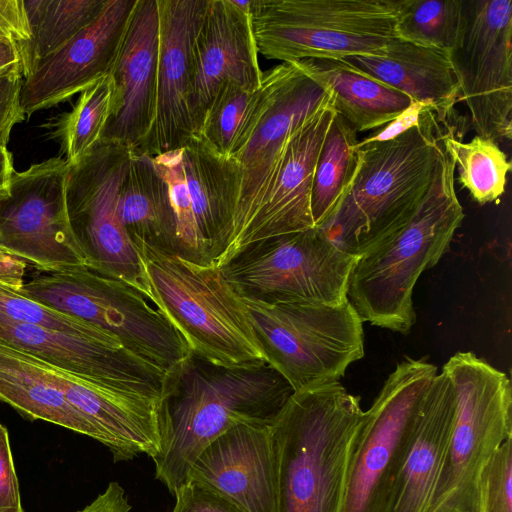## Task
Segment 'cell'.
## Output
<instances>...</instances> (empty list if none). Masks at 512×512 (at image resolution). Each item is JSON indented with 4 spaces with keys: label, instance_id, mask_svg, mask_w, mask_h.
I'll list each match as a JSON object with an SVG mask.
<instances>
[{
    "label": "cell",
    "instance_id": "2",
    "mask_svg": "<svg viewBox=\"0 0 512 512\" xmlns=\"http://www.w3.org/2000/svg\"><path fill=\"white\" fill-rule=\"evenodd\" d=\"M456 116L417 107L393 122V134L358 142L359 162L343 199L320 227L342 250L360 256L408 220L427 192L445 150L459 130Z\"/></svg>",
    "mask_w": 512,
    "mask_h": 512
},
{
    "label": "cell",
    "instance_id": "37",
    "mask_svg": "<svg viewBox=\"0 0 512 512\" xmlns=\"http://www.w3.org/2000/svg\"><path fill=\"white\" fill-rule=\"evenodd\" d=\"M174 495L172 512H245L222 494L192 481H186Z\"/></svg>",
    "mask_w": 512,
    "mask_h": 512
},
{
    "label": "cell",
    "instance_id": "38",
    "mask_svg": "<svg viewBox=\"0 0 512 512\" xmlns=\"http://www.w3.org/2000/svg\"><path fill=\"white\" fill-rule=\"evenodd\" d=\"M22 84L21 70L0 76V148H7L12 128L25 118L20 105Z\"/></svg>",
    "mask_w": 512,
    "mask_h": 512
},
{
    "label": "cell",
    "instance_id": "10",
    "mask_svg": "<svg viewBox=\"0 0 512 512\" xmlns=\"http://www.w3.org/2000/svg\"><path fill=\"white\" fill-rule=\"evenodd\" d=\"M357 258L313 227L256 242L221 270L243 299L339 305Z\"/></svg>",
    "mask_w": 512,
    "mask_h": 512
},
{
    "label": "cell",
    "instance_id": "26",
    "mask_svg": "<svg viewBox=\"0 0 512 512\" xmlns=\"http://www.w3.org/2000/svg\"><path fill=\"white\" fill-rule=\"evenodd\" d=\"M0 401L26 419L43 420L100 442L97 430L65 398L50 365L2 343Z\"/></svg>",
    "mask_w": 512,
    "mask_h": 512
},
{
    "label": "cell",
    "instance_id": "9",
    "mask_svg": "<svg viewBox=\"0 0 512 512\" xmlns=\"http://www.w3.org/2000/svg\"><path fill=\"white\" fill-rule=\"evenodd\" d=\"M267 362L294 392L339 382L364 356L363 321L339 305L243 299Z\"/></svg>",
    "mask_w": 512,
    "mask_h": 512
},
{
    "label": "cell",
    "instance_id": "5",
    "mask_svg": "<svg viewBox=\"0 0 512 512\" xmlns=\"http://www.w3.org/2000/svg\"><path fill=\"white\" fill-rule=\"evenodd\" d=\"M143 294L180 333L190 351L217 365L267 362L243 298L221 268L132 240Z\"/></svg>",
    "mask_w": 512,
    "mask_h": 512
},
{
    "label": "cell",
    "instance_id": "27",
    "mask_svg": "<svg viewBox=\"0 0 512 512\" xmlns=\"http://www.w3.org/2000/svg\"><path fill=\"white\" fill-rule=\"evenodd\" d=\"M332 92L333 107L358 132L391 124L419 107L406 94L353 69L340 60L294 61Z\"/></svg>",
    "mask_w": 512,
    "mask_h": 512
},
{
    "label": "cell",
    "instance_id": "35",
    "mask_svg": "<svg viewBox=\"0 0 512 512\" xmlns=\"http://www.w3.org/2000/svg\"><path fill=\"white\" fill-rule=\"evenodd\" d=\"M152 158V162L166 183L174 221L171 251L199 264L208 261L198 235L192 202L187 186L182 148Z\"/></svg>",
    "mask_w": 512,
    "mask_h": 512
},
{
    "label": "cell",
    "instance_id": "16",
    "mask_svg": "<svg viewBox=\"0 0 512 512\" xmlns=\"http://www.w3.org/2000/svg\"><path fill=\"white\" fill-rule=\"evenodd\" d=\"M335 115L332 100L289 135L253 215L214 260L215 266L223 267L256 242L314 227L310 210L312 181L320 148Z\"/></svg>",
    "mask_w": 512,
    "mask_h": 512
},
{
    "label": "cell",
    "instance_id": "39",
    "mask_svg": "<svg viewBox=\"0 0 512 512\" xmlns=\"http://www.w3.org/2000/svg\"><path fill=\"white\" fill-rule=\"evenodd\" d=\"M0 512H25L11 452L9 433L0 423Z\"/></svg>",
    "mask_w": 512,
    "mask_h": 512
},
{
    "label": "cell",
    "instance_id": "28",
    "mask_svg": "<svg viewBox=\"0 0 512 512\" xmlns=\"http://www.w3.org/2000/svg\"><path fill=\"white\" fill-rule=\"evenodd\" d=\"M117 215L132 240L171 251L174 221L168 190L150 156L133 150L118 192Z\"/></svg>",
    "mask_w": 512,
    "mask_h": 512
},
{
    "label": "cell",
    "instance_id": "34",
    "mask_svg": "<svg viewBox=\"0 0 512 512\" xmlns=\"http://www.w3.org/2000/svg\"><path fill=\"white\" fill-rule=\"evenodd\" d=\"M461 19L462 0H400L398 37L449 54Z\"/></svg>",
    "mask_w": 512,
    "mask_h": 512
},
{
    "label": "cell",
    "instance_id": "22",
    "mask_svg": "<svg viewBox=\"0 0 512 512\" xmlns=\"http://www.w3.org/2000/svg\"><path fill=\"white\" fill-rule=\"evenodd\" d=\"M186 481L222 494L245 512H278L271 424H239L211 441Z\"/></svg>",
    "mask_w": 512,
    "mask_h": 512
},
{
    "label": "cell",
    "instance_id": "17",
    "mask_svg": "<svg viewBox=\"0 0 512 512\" xmlns=\"http://www.w3.org/2000/svg\"><path fill=\"white\" fill-rule=\"evenodd\" d=\"M137 0H106L98 16L23 78L25 117L50 108L110 75Z\"/></svg>",
    "mask_w": 512,
    "mask_h": 512
},
{
    "label": "cell",
    "instance_id": "31",
    "mask_svg": "<svg viewBox=\"0 0 512 512\" xmlns=\"http://www.w3.org/2000/svg\"><path fill=\"white\" fill-rule=\"evenodd\" d=\"M262 84L250 91L236 84H224L211 102L195 134L209 149L231 158L246 143L258 118Z\"/></svg>",
    "mask_w": 512,
    "mask_h": 512
},
{
    "label": "cell",
    "instance_id": "44",
    "mask_svg": "<svg viewBox=\"0 0 512 512\" xmlns=\"http://www.w3.org/2000/svg\"><path fill=\"white\" fill-rule=\"evenodd\" d=\"M14 171L11 153L7 148H0V191L8 186Z\"/></svg>",
    "mask_w": 512,
    "mask_h": 512
},
{
    "label": "cell",
    "instance_id": "25",
    "mask_svg": "<svg viewBox=\"0 0 512 512\" xmlns=\"http://www.w3.org/2000/svg\"><path fill=\"white\" fill-rule=\"evenodd\" d=\"M182 160L200 242L213 263L236 209L239 170L232 159L219 156L195 136L182 147Z\"/></svg>",
    "mask_w": 512,
    "mask_h": 512
},
{
    "label": "cell",
    "instance_id": "23",
    "mask_svg": "<svg viewBox=\"0 0 512 512\" xmlns=\"http://www.w3.org/2000/svg\"><path fill=\"white\" fill-rule=\"evenodd\" d=\"M455 393L445 373H437L426 393L407 457L387 496L383 512H425L449 442Z\"/></svg>",
    "mask_w": 512,
    "mask_h": 512
},
{
    "label": "cell",
    "instance_id": "21",
    "mask_svg": "<svg viewBox=\"0 0 512 512\" xmlns=\"http://www.w3.org/2000/svg\"><path fill=\"white\" fill-rule=\"evenodd\" d=\"M158 57L157 0H137L110 72L113 104L102 141L139 150L154 122Z\"/></svg>",
    "mask_w": 512,
    "mask_h": 512
},
{
    "label": "cell",
    "instance_id": "24",
    "mask_svg": "<svg viewBox=\"0 0 512 512\" xmlns=\"http://www.w3.org/2000/svg\"><path fill=\"white\" fill-rule=\"evenodd\" d=\"M343 63L404 94L415 104L433 110L440 118L456 116L459 84L448 53L399 37L380 55H354Z\"/></svg>",
    "mask_w": 512,
    "mask_h": 512
},
{
    "label": "cell",
    "instance_id": "4",
    "mask_svg": "<svg viewBox=\"0 0 512 512\" xmlns=\"http://www.w3.org/2000/svg\"><path fill=\"white\" fill-rule=\"evenodd\" d=\"M455 170L445 140L436 173L413 214L357 258L347 299L363 322L410 332L416 321L414 287L420 275L448 251L465 217L455 190Z\"/></svg>",
    "mask_w": 512,
    "mask_h": 512
},
{
    "label": "cell",
    "instance_id": "1",
    "mask_svg": "<svg viewBox=\"0 0 512 512\" xmlns=\"http://www.w3.org/2000/svg\"><path fill=\"white\" fill-rule=\"evenodd\" d=\"M293 393L268 362L228 367L191 352L162 381L156 479L174 494L211 441L239 424H272Z\"/></svg>",
    "mask_w": 512,
    "mask_h": 512
},
{
    "label": "cell",
    "instance_id": "32",
    "mask_svg": "<svg viewBox=\"0 0 512 512\" xmlns=\"http://www.w3.org/2000/svg\"><path fill=\"white\" fill-rule=\"evenodd\" d=\"M459 130L446 139L458 171V181L480 205L497 202L505 193L511 162L496 141L475 136L462 141Z\"/></svg>",
    "mask_w": 512,
    "mask_h": 512
},
{
    "label": "cell",
    "instance_id": "29",
    "mask_svg": "<svg viewBox=\"0 0 512 512\" xmlns=\"http://www.w3.org/2000/svg\"><path fill=\"white\" fill-rule=\"evenodd\" d=\"M357 132L336 113L320 148L310 195L314 227H322L348 191L357 171Z\"/></svg>",
    "mask_w": 512,
    "mask_h": 512
},
{
    "label": "cell",
    "instance_id": "18",
    "mask_svg": "<svg viewBox=\"0 0 512 512\" xmlns=\"http://www.w3.org/2000/svg\"><path fill=\"white\" fill-rule=\"evenodd\" d=\"M0 343L88 381L160 398L164 375L128 352L119 340L0 319Z\"/></svg>",
    "mask_w": 512,
    "mask_h": 512
},
{
    "label": "cell",
    "instance_id": "20",
    "mask_svg": "<svg viewBox=\"0 0 512 512\" xmlns=\"http://www.w3.org/2000/svg\"><path fill=\"white\" fill-rule=\"evenodd\" d=\"M188 97L195 134L220 88L226 83L254 91L262 84L250 13L234 0H208L192 49Z\"/></svg>",
    "mask_w": 512,
    "mask_h": 512
},
{
    "label": "cell",
    "instance_id": "15",
    "mask_svg": "<svg viewBox=\"0 0 512 512\" xmlns=\"http://www.w3.org/2000/svg\"><path fill=\"white\" fill-rule=\"evenodd\" d=\"M332 100L331 90L296 62H283L263 73L258 118L244 146L230 158L238 167L240 186L221 252L253 215L289 135Z\"/></svg>",
    "mask_w": 512,
    "mask_h": 512
},
{
    "label": "cell",
    "instance_id": "6",
    "mask_svg": "<svg viewBox=\"0 0 512 512\" xmlns=\"http://www.w3.org/2000/svg\"><path fill=\"white\" fill-rule=\"evenodd\" d=\"M400 0H251L258 54L284 63L380 55L398 37Z\"/></svg>",
    "mask_w": 512,
    "mask_h": 512
},
{
    "label": "cell",
    "instance_id": "13",
    "mask_svg": "<svg viewBox=\"0 0 512 512\" xmlns=\"http://www.w3.org/2000/svg\"><path fill=\"white\" fill-rule=\"evenodd\" d=\"M133 149L100 141L69 165L65 199L68 220L88 267L143 293L139 257L117 215L119 188Z\"/></svg>",
    "mask_w": 512,
    "mask_h": 512
},
{
    "label": "cell",
    "instance_id": "19",
    "mask_svg": "<svg viewBox=\"0 0 512 512\" xmlns=\"http://www.w3.org/2000/svg\"><path fill=\"white\" fill-rule=\"evenodd\" d=\"M159 57L153 126L137 152L150 157L180 149L194 136L188 97L192 49L208 0H157Z\"/></svg>",
    "mask_w": 512,
    "mask_h": 512
},
{
    "label": "cell",
    "instance_id": "41",
    "mask_svg": "<svg viewBox=\"0 0 512 512\" xmlns=\"http://www.w3.org/2000/svg\"><path fill=\"white\" fill-rule=\"evenodd\" d=\"M131 508L124 488L113 481L103 493L78 512H130Z\"/></svg>",
    "mask_w": 512,
    "mask_h": 512
},
{
    "label": "cell",
    "instance_id": "14",
    "mask_svg": "<svg viewBox=\"0 0 512 512\" xmlns=\"http://www.w3.org/2000/svg\"><path fill=\"white\" fill-rule=\"evenodd\" d=\"M68 166L62 157L33 164L0 191V249L35 270L88 267L67 216Z\"/></svg>",
    "mask_w": 512,
    "mask_h": 512
},
{
    "label": "cell",
    "instance_id": "11",
    "mask_svg": "<svg viewBox=\"0 0 512 512\" xmlns=\"http://www.w3.org/2000/svg\"><path fill=\"white\" fill-rule=\"evenodd\" d=\"M437 367L405 357L364 411L350 459L343 512H383L411 448Z\"/></svg>",
    "mask_w": 512,
    "mask_h": 512
},
{
    "label": "cell",
    "instance_id": "36",
    "mask_svg": "<svg viewBox=\"0 0 512 512\" xmlns=\"http://www.w3.org/2000/svg\"><path fill=\"white\" fill-rule=\"evenodd\" d=\"M476 512H512V436L492 455L480 474Z\"/></svg>",
    "mask_w": 512,
    "mask_h": 512
},
{
    "label": "cell",
    "instance_id": "30",
    "mask_svg": "<svg viewBox=\"0 0 512 512\" xmlns=\"http://www.w3.org/2000/svg\"><path fill=\"white\" fill-rule=\"evenodd\" d=\"M106 0H23L31 33L22 45L23 78L38 61L56 52L100 13Z\"/></svg>",
    "mask_w": 512,
    "mask_h": 512
},
{
    "label": "cell",
    "instance_id": "12",
    "mask_svg": "<svg viewBox=\"0 0 512 512\" xmlns=\"http://www.w3.org/2000/svg\"><path fill=\"white\" fill-rule=\"evenodd\" d=\"M477 136H512V1L462 0L457 40L448 54Z\"/></svg>",
    "mask_w": 512,
    "mask_h": 512
},
{
    "label": "cell",
    "instance_id": "42",
    "mask_svg": "<svg viewBox=\"0 0 512 512\" xmlns=\"http://www.w3.org/2000/svg\"><path fill=\"white\" fill-rule=\"evenodd\" d=\"M27 263L0 249V283L19 292L24 285Z\"/></svg>",
    "mask_w": 512,
    "mask_h": 512
},
{
    "label": "cell",
    "instance_id": "43",
    "mask_svg": "<svg viewBox=\"0 0 512 512\" xmlns=\"http://www.w3.org/2000/svg\"><path fill=\"white\" fill-rule=\"evenodd\" d=\"M22 46L0 41V76L23 68ZM23 74V72H22Z\"/></svg>",
    "mask_w": 512,
    "mask_h": 512
},
{
    "label": "cell",
    "instance_id": "8",
    "mask_svg": "<svg viewBox=\"0 0 512 512\" xmlns=\"http://www.w3.org/2000/svg\"><path fill=\"white\" fill-rule=\"evenodd\" d=\"M115 336L164 376L191 351L175 327L140 291L89 267L36 270L19 291Z\"/></svg>",
    "mask_w": 512,
    "mask_h": 512
},
{
    "label": "cell",
    "instance_id": "3",
    "mask_svg": "<svg viewBox=\"0 0 512 512\" xmlns=\"http://www.w3.org/2000/svg\"><path fill=\"white\" fill-rule=\"evenodd\" d=\"M340 382L294 392L271 424L278 512H343L364 411Z\"/></svg>",
    "mask_w": 512,
    "mask_h": 512
},
{
    "label": "cell",
    "instance_id": "40",
    "mask_svg": "<svg viewBox=\"0 0 512 512\" xmlns=\"http://www.w3.org/2000/svg\"><path fill=\"white\" fill-rule=\"evenodd\" d=\"M30 39L23 0H0V41L22 46Z\"/></svg>",
    "mask_w": 512,
    "mask_h": 512
},
{
    "label": "cell",
    "instance_id": "33",
    "mask_svg": "<svg viewBox=\"0 0 512 512\" xmlns=\"http://www.w3.org/2000/svg\"><path fill=\"white\" fill-rule=\"evenodd\" d=\"M110 75L81 92L72 110L55 124L54 135L62 143L66 161L76 165L101 141L113 104Z\"/></svg>",
    "mask_w": 512,
    "mask_h": 512
},
{
    "label": "cell",
    "instance_id": "7",
    "mask_svg": "<svg viewBox=\"0 0 512 512\" xmlns=\"http://www.w3.org/2000/svg\"><path fill=\"white\" fill-rule=\"evenodd\" d=\"M455 393V416L442 467L425 512H476L480 474L512 436L508 376L473 352L443 365Z\"/></svg>",
    "mask_w": 512,
    "mask_h": 512
}]
</instances>
